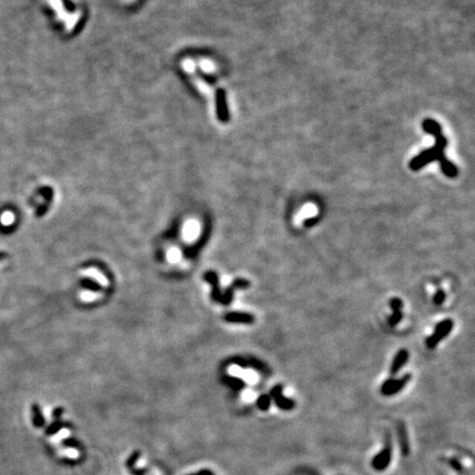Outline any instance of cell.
Returning a JSON list of instances; mask_svg holds the SVG:
<instances>
[{
  "instance_id": "obj_14",
  "label": "cell",
  "mask_w": 475,
  "mask_h": 475,
  "mask_svg": "<svg viewBox=\"0 0 475 475\" xmlns=\"http://www.w3.org/2000/svg\"><path fill=\"white\" fill-rule=\"evenodd\" d=\"M257 406L262 411H268L271 406V397H269V395H261L257 398Z\"/></svg>"
},
{
  "instance_id": "obj_1",
  "label": "cell",
  "mask_w": 475,
  "mask_h": 475,
  "mask_svg": "<svg viewBox=\"0 0 475 475\" xmlns=\"http://www.w3.org/2000/svg\"><path fill=\"white\" fill-rule=\"evenodd\" d=\"M421 127H423L425 132L435 137L436 144L432 147H428V149L424 150L423 152H420L418 155H416L415 158H412V161L409 162L411 170L415 172L419 171L427 164H429V163L438 161L440 164L442 173L447 176V177H457L459 174L458 167L451 161H449L444 155V149L448 145V140L442 134L441 126L436 120H433V119H425L423 124H421Z\"/></svg>"
},
{
  "instance_id": "obj_17",
  "label": "cell",
  "mask_w": 475,
  "mask_h": 475,
  "mask_svg": "<svg viewBox=\"0 0 475 475\" xmlns=\"http://www.w3.org/2000/svg\"><path fill=\"white\" fill-rule=\"evenodd\" d=\"M64 426L65 425L62 423V421H55V423H53L50 427L47 429V433L50 436L56 435V433L59 432L60 430L64 427Z\"/></svg>"
},
{
  "instance_id": "obj_2",
  "label": "cell",
  "mask_w": 475,
  "mask_h": 475,
  "mask_svg": "<svg viewBox=\"0 0 475 475\" xmlns=\"http://www.w3.org/2000/svg\"><path fill=\"white\" fill-rule=\"evenodd\" d=\"M453 329V321L451 319H444V320L437 323L435 331L431 335H429L426 340V345L429 349H435L439 345V342L442 341L447 335L451 332Z\"/></svg>"
},
{
  "instance_id": "obj_6",
  "label": "cell",
  "mask_w": 475,
  "mask_h": 475,
  "mask_svg": "<svg viewBox=\"0 0 475 475\" xmlns=\"http://www.w3.org/2000/svg\"><path fill=\"white\" fill-rule=\"evenodd\" d=\"M269 397H272V398L275 400L277 406L282 409H284V411H289V409H292L294 407L293 400L286 398V397H284L283 394H282L281 385H276L275 387H273V390L271 391V396Z\"/></svg>"
},
{
  "instance_id": "obj_5",
  "label": "cell",
  "mask_w": 475,
  "mask_h": 475,
  "mask_svg": "<svg viewBox=\"0 0 475 475\" xmlns=\"http://www.w3.org/2000/svg\"><path fill=\"white\" fill-rule=\"evenodd\" d=\"M183 239L186 242H192L197 239L200 233V224L196 219H190L186 221L183 227Z\"/></svg>"
},
{
  "instance_id": "obj_11",
  "label": "cell",
  "mask_w": 475,
  "mask_h": 475,
  "mask_svg": "<svg viewBox=\"0 0 475 475\" xmlns=\"http://www.w3.org/2000/svg\"><path fill=\"white\" fill-rule=\"evenodd\" d=\"M32 420H33V425L38 428L43 427L44 424H46V419H44L38 404H34L32 406Z\"/></svg>"
},
{
  "instance_id": "obj_9",
  "label": "cell",
  "mask_w": 475,
  "mask_h": 475,
  "mask_svg": "<svg viewBox=\"0 0 475 475\" xmlns=\"http://www.w3.org/2000/svg\"><path fill=\"white\" fill-rule=\"evenodd\" d=\"M218 116L221 121L227 122L229 119V112L226 104V95H224L223 91L219 92L218 95Z\"/></svg>"
},
{
  "instance_id": "obj_27",
  "label": "cell",
  "mask_w": 475,
  "mask_h": 475,
  "mask_svg": "<svg viewBox=\"0 0 475 475\" xmlns=\"http://www.w3.org/2000/svg\"><path fill=\"white\" fill-rule=\"evenodd\" d=\"M62 412H63V409H61V408L55 409V411L53 412V417H55V418H57V417L61 416V413H62Z\"/></svg>"
},
{
  "instance_id": "obj_26",
  "label": "cell",
  "mask_w": 475,
  "mask_h": 475,
  "mask_svg": "<svg viewBox=\"0 0 475 475\" xmlns=\"http://www.w3.org/2000/svg\"><path fill=\"white\" fill-rule=\"evenodd\" d=\"M195 475H214V473L209 470H203V471H199V472L196 473Z\"/></svg>"
},
{
  "instance_id": "obj_3",
  "label": "cell",
  "mask_w": 475,
  "mask_h": 475,
  "mask_svg": "<svg viewBox=\"0 0 475 475\" xmlns=\"http://www.w3.org/2000/svg\"><path fill=\"white\" fill-rule=\"evenodd\" d=\"M48 3H50V6L53 8V9L55 10L56 12V16H57V18H59V20H61V21H64L65 23V27H66V30L67 31H72L74 27L76 26V23L79 21V19H80V14L79 12H76V14H74V15H69L66 12V10H65V8L63 6V3L61 0H48Z\"/></svg>"
},
{
  "instance_id": "obj_25",
  "label": "cell",
  "mask_w": 475,
  "mask_h": 475,
  "mask_svg": "<svg viewBox=\"0 0 475 475\" xmlns=\"http://www.w3.org/2000/svg\"><path fill=\"white\" fill-rule=\"evenodd\" d=\"M318 222V218L317 217H315V218H309V219H307L305 220V222H304V226L305 227H313L315 226Z\"/></svg>"
},
{
  "instance_id": "obj_7",
  "label": "cell",
  "mask_w": 475,
  "mask_h": 475,
  "mask_svg": "<svg viewBox=\"0 0 475 475\" xmlns=\"http://www.w3.org/2000/svg\"><path fill=\"white\" fill-rule=\"evenodd\" d=\"M391 458H392V449H391V445L388 444L384 448L382 452L379 453L378 456L373 459L372 465H373L374 469L376 470H380V471L384 470L388 464H390Z\"/></svg>"
},
{
  "instance_id": "obj_15",
  "label": "cell",
  "mask_w": 475,
  "mask_h": 475,
  "mask_svg": "<svg viewBox=\"0 0 475 475\" xmlns=\"http://www.w3.org/2000/svg\"><path fill=\"white\" fill-rule=\"evenodd\" d=\"M181 257H182L181 252H179V250L176 248H172L169 250V252H167V260H169V262H171V263H177V262L181 260Z\"/></svg>"
},
{
  "instance_id": "obj_22",
  "label": "cell",
  "mask_w": 475,
  "mask_h": 475,
  "mask_svg": "<svg viewBox=\"0 0 475 475\" xmlns=\"http://www.w3.org/2000/svg\"><path fill=\"white\" fill-rule=\"evenodd\" d=\"M1 222L3 224H10L14 222V215L11 214V212H5V214L2 215L1 217Z\"/></svg>"
},
{
  "instance_id": "obj_4",
  "label": "cell",
  "mask_w": 475,
  "mask_h": 475,
  "mask_svg": "<svg viewBox=\"0 0 475 475\" xmlns=\"http://www.w3.org/2000/svg\"><path fill=\"white\" fill-rule=\"evenodd\" d=\"M412 375L411 374H405L403 378H400L398 380H396L394 378H391L385 380L382 385V388H380V393L385 396H392L394 394H397L403 388L406 386L407 383L411 380Z\"/></svg>"
},
{
  "instance_id": "obj_12",
  "label": "cell",
  "mask_w": 475,
  "mask_h": 475,
  "mask_svg": "<svg viewBox=\"0 0 475 475\" xmlns=\"http://www.w3.org/2000/svg\"><path fill=\"white\" fill-rule=\"evenodd\" d=\"M84 274H86V275H89V276H92L95 278V280H97V282H99V283L101 285H104L106 286L108 284V281H107V278H106L104 275H102L101 273H99L98 271H96V269H88V271H86Z\"/></svg>"
},
{
  "instance_id": "obj_13",
  "label": "cell",
  "mask_w": 475,
  "mask_h": 475,
  "mask_svg": "<svg viewBox=\"0 0 475 475\" xmlns=\"http://www.w3.org/2000/svg\"><path fill=\"white\" fill-rule=\"evenodd\" d=\"M399 437H400V444H402L403 454H404V456H407L408 452H409V444H408V440H407L406 430H405L404 428L400 429Z\"/></svg>"
},
{
  "instance_id": "obj_20",
  "label": "cell",
  "mask_w": 475,
  "mask_h": 475,
  "mask_svg": "<svg viewBox=\"0 0 475 475\" xmlns=\"http://www.w3.org/2000/svg\"><path fill=\"white\" fill-rule=\"evenodd\" d=\"M403 301L400 300V298L398 297H394V298H392L391 301H390V306H391V308L393 311H395V310H402L403 308Z\"/></svg>"
},
{
  "instance_id": "obj_28",
  "label": "cell",
  "mask_w": 475,
  "mask_h": 475,
  "mask_svg": "<svg viewBox=\"0 0 475 475\" xmlns=\"http://www.w3.org/2000/svg\"><path fill=\"white\" fill-rule=\"evenodd\" d=\"M190 475H195V474H190Z\"/></svg>"
},
{
  "instance_id": "obj_10",
  "label": "cell",
  "mask_w": 475,
  "mask_h": 475,
  "mask_svg": "<svg viewBox=\"0 0 475 475\" xmlns=\"http://www.w3.org/2000/svg\"><path fill=\"white\" fill-rule=\"evenodd\" d=\"M227 320L231 322H243V323H252L254 321L252 315L244 314V313H232L227 316Z\"/></svg>"
},
{
  "instance_id": "obj_21",
  "label": "cell",
  "mask_w": 475,
  "mask_h": 475,
  "mask_svg": "<svg viewBox=\"0 0 475 475\" xmlns=\"http://www.w3.org/2000/svg\"><path fill=\"white\" fill-rule=\"evenodd\" d=\"M80 297L84 301H92L95 300L96 297H98V295H96L95 293H92V292H83L80 294Z\"/></svg>"
},
{
  "instance_id": "obj_16",
  "label": "cell",
  "mask_w": 475,
  "mask_h": 475,
  "mask_svg": "<svg viewBox=\"0 0 475 475\" xmlns=\"http://www.w3.org/2000/svg\"><path fill=\"white\" fill-rule=\"evenodd\" d=\"M403 319V311L402 310H395L393 311L392 316L388 318V323H390L391 327H395L398 325V323L402 321Z\"/></svg>"
},
{
  "instance_id": "obj_24",
  "label": "cell",
  "mask_w": 475,
  "mask_h": 475,
  "mask_svg": "<svg viewBox=\"0 0 475 475\" xmlns=\"http://www.w3.org/2000/svg\"><path fill=\"white\" fill-rule=\"evenodd\" d=\"M63 444L64 445H66V447H74V448H77V447H79V441L75 440V439H66V440H64L63 442Z\"/></svg>"
},
{
  "instance_id": "obj_19",
  "label": "cell",
  "mask_w": 475,
  "mask_h": 475,
  "mask_svg": "<svg viewBox=\"0 0 475 475\" xmlns=\"http://www.w3.org/2000/svg\"><path fill=\"white\" fill-rule=\"evenodd\" d=\"M445 301V293H444V290H442V289H438L436 294H435V296H433V302H435L436 305H442L444 302Z\"/></svg>"
},
{
  "instance_id": "obj_18",
  "label": "cell",
  "mask_w": 475,
  "mask_h": 475,
  "mask_svg": "<svg viewBox=\"0 0 475 475\" xmlns=\"http://www.w3.org/2000/svg\"><path fill=\"white\" fill-rule=\"evenodd\" d=\"M199 67L202 68V71L205 73L210 74L214 72V64H212L210 61L208 60H200L199 61Z\"/></svg>"
},
{
  "instance_id": "obj_23",
  "label": "cell",
  "mask_w": 475,
  "mask_h": 475,
  "mask_svg": "<svg viewBox=\"0 0 475 475\" xmlns=\"http://www.w3.org/2000/svg\"><path fill=\"white\" fill-rule=\"evenodd\" d=\"M139 457H140V453H139L138 451L137 452H134L132 456L130 457V459L128 460V462H127V465H128V468L132 470V468L134 466V463H136L137 460L139 459Z\"/></svg>"
},
{
  "instance_id": "obj_8",
  "label": "cell",
  "mask_w": 475,
  "mask_h": 475,
  "mask_svg": "<svg viewBox=\"0 0 475 475\" xmlns=\"http://www.w3.org/2000/svg\"><path fill=\"white\" fill-rule=\"evenodd\" d=\"M409 359V353L406 349H402L397 352V354L395 355L394 360H393L392 366H391V374L394 376L400 371L404 365H406V363Z\"/></svg>"
}]
</instances>
